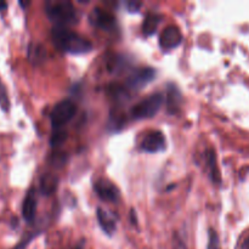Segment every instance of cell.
I'll return each mask as SVG.
<instances>
[{"label": "cell", "instance_id": "3", "mask_svg": "<svg viewBox=\"0 0 249 249\" xmlns=\"http://www.w3.org/2000/svg\"><path fill=\"white\" fill-rule=\"evenodd\" d=\"M164 102V96L162 92H156L150 95L146 99L139 101L135 106L131 108L130 113L134 119H148L155 117L162 108Z\"/></svg>", "mask_w": 249, "mask_h": 249}, {"label": "cell", "instance_id": "8", "mask_svg": "<svg viewBox=\"0 0 249 249\" xmlns=\"http://www.w3.org/2000/svg\"><path fill=\"white\" fill-rule=\"evenodd\" d=\"M165 136L162 131L153 130L146 134L145 138L141 141V150L147 153H158L165 150Z\"/></svg>", "mask_w": 249, "mask_h": 249}, {"label": "cell", "instance_id": "11", "mask_svg": "<svg viewBox=\"0 0 249 249\" xmlns=\"http://www.w3.org/2000/svg\"><path fill=\"white\" fill-rule=\"evenodd\" d=\"M182 96L177 85L169 84L167 88L165 102H167V111L169 114H178L181 107Z\"/></svg>", "mask_w": 249, "mask_h": 249}, {"label": "cell", "instance_id": "9", "mask_svg": "<svg viewBox=\"0 0 249 249\" xmlns=\"http://www.w3.org/2000/svg\"><path fill=\"white\" fill-rule=\"evenodd\" d=\"M182 41V34L177 26H169L163 31L160 38V45L162 50H172L179 46Z\"/></svg>", "mask_w": 249, "mask_h": 249}, {"label": "cell", "instance_id": "17", "mask_svg": "<svg viewBox=\"0 0 249 249\" xmlns=\"http://www.w3.org/2000/svg\"><path fill=\"white\" fill-rule=\"evenodd\" d=\"M0 107H1L2 111L7 112L10 109V99L9 95H7L6 88H5L4 83L0 79Z\"/></svg>", "mask_w": 249, "mask_h": 249}, {"label": "cell", "instance_id": "15", "mask_svg": "<svg viewBox=\"0 0 249 249\" xmlns=\"http://www.w3.org/2000/svg\"><path fill=\"white\" fill-rule=\"evenodd\" d=\"M28 57L34 65H39L45 57V50L40 44H31L28 48Z\"/></svg>", "mask_w": 249, "mask_h": 249}, {"label": "cell", "instance_id": "21", "mask_svg": "<svg viewBox=\"0 0 249 249\" xmlns=\"http://www.w3.org/2000/svg\"><path fill=\"white\" fill-rule=\"evenodd\" d=\"M6 7H7L6 2L0 1V11H4V10H6Z\"/></svg>", "mask_w": 249, "mask_h": 249}, {"label": "cell", "instance_id": "4", "mask_svg": "<svg viewBox=\"0 0 249 249\" xmlns=\"http://www.w3.org/2000/svg\"><path fill=\"white\" fill-rule=\"evenodd\" d=\"M77 113V106L72 100H62L51 109L50 121L53 130H62L66 124L70 123Z\"/></svg>", "mask_w": 249, "mask_h": 249}, {"label": "cell", "instance_id": "5", "mask_svg": "<svg viewBox=\"0 0 249 249\" xmlns=\"http://www.w3.org/2000/svg\"><path fill=\"white\" fill-rule=\"evenodd\" d=\"M156 74H157V72H156L155 68H138L130 73V75L126 79V85H128L129 89L138 91V90H141L143 87L150 84L156 78Z\"/></svg>", "mask_w": 249, "mask_h": 249}, {"label": "cell", "instance_id": "12", "mask_svg": "<svg viewBox=\"0 0 249 249\" xmlns=\"http://www.w3.org/2000/svg\"><path fill=\"white\" fill-rule=\"evenodd\" d=\"M36 213V192L34 189H31L24 197L23 206H22V215L24 220L28 223H33Z\"/></svg>", "mask_w": 249, "mask_h": 249}, {"label": "cell", "instance_id": "19", "mask_svg": "<svg viewBox=\"0 0 249 249\" xmlns=\"http://www.w3.org/2000/svg\"><path fill=\"white\" fill-rule=\"evenodd\" d=\"M125 6L129 12H139V10L142 6V4L140 1H128L125 2Z\"/></svg>", "mask_w": 249, "mask_h": 249}, {"label": "cell", "instance_id": "10", "mask_svg": "<svg viewBox=\"0 0 249 249\" xmlns=\"http://www.w3.org/2000/svg\"><path fill=\"white\" fill-rule=\"evenodd\" d=\"M96 218L99 221L100 228L102 229L107 236H112L117 230V223L114 216L109 213L107 209L102 208V207H97L96 209Z\"/></svg>", "mask_w": 249, "mask_h": 249}, {"label": "cell", "instance_id": "14", "mask_svg": "<svg viewBox=\"0 0 249 249\" xmlns=\"http://www.w3.org/2000/svg\"><path fill=\"white\" fill-rule=\"evenodd\" d=\"M207 167H208L209 175H211L212 181H214L215 184H220V173H219L218 165H216V157L215 153L213 150L207 151Z\"/></svg>", "mask_w": 249, "mask_h": 249}, {"label": "cell", "instance_id": "13", "mask_svg": "<svg viewBox=\"0 0 249 249\" xmlns=\"http://www.w3.org/2000/svg\"><path fill=\"white\" fill-rule=\"evenodd\" d=\"M160 21H162V15L157 14V12H148L146 15L145 19H143L142 24V32L146 36H150L156 33L158 26H160Z\"/></svg>", "mask_w": 249, "mask_h": 249}, {"label": "cell", "instance_id": "2", "mask_svg": "<svg viewBox=\"0 0 249 249\" xmlns=\"http://www.w3.org/2000/svg\"><path fill=\"white\" fill-rule=\"evenodd\" d=\"M45 14L57 28H67L78 23L79 19L77 9L67 0H48L45 2Z\"/></svg>", "mask_w": 249, "mask_h": 249}, {"label": "cell", "instance_id": "7", "mask_svg": "<svg viewBox=\"0 0 249 249\" xmlns=\"http://www.w3.org/2000/svg\"><path fill=\"white\" fill-rule=\"evenodd\" d=\"M94 190L97 196L108 203H117L121 197L118 187L107 179H99L94 184Z\"/></svg>", "mask_w": 249, "mask_h": 249}, {"label": "cell", "instance_id": "22", "mask_svg": "<svg viewBox=\"0 0 249 249\" xmlns=\"http://www.w3.org/2000/svg\"><path fill=\"white\" fill-rule=\"evenodd\" d=\"M73 249H84V242H80L79 245L75 246V247L73 248Z\"/></svg>", "mask_w": 249, "mask_h": 249}, {"label": "cell", "instance_id": "23", "mask_svg": "<svg viewBox=\"0 0 249 249\" xmlns=\"http://www.w3.org/2000/svg\"><path fill=\"white\" fill-rule=\"evenodd\" d=\"M243 249H249V237L246 240L245 245H243Z\"/></svg>", "mask_w": 249, "mask_h": 249}, {"label": "cell", "instance_id": "20", "mask_svg": "<svg viewBox=\"0 0 249 249\" xmlns=\"http://www.w3.org/2000/svg\"><path fill=\"white\" fill-rule=\"evenodd\" d=\"M173 249H187V247L181 238L178 237V236H175L174 242H173Z\"/></svg>", "mask_w": 249, "mask_h": 249}, {"label": "cell", "instance_id": "6", "mask_svg": "<svg viewBox=\"0 0 249 249\" xmlns=\"http://www.w3.org/2000/svg\"><path fill=\"white\" fill-rule=\"evenodd\" d=\"M89 22L92 27L104 31H114L117 28V19L111 12L100 7H95L89 14Z\"/></svg>", "mask_w": 249, "mask_h": 249}, {"label": "cell", "instance_id": "1", "mask_svg": "<svg viewBox=\"0 0 249 249\" xmlns=\"http://www.w3.org/2000/svg\"><path fill=\"white\" fill-rule=\"evenodd\" d=\"M51 39L56 49L72 55L88 53L92 50V44L89 39L68 28L55 27L51 32Z\"/></svg>", "mask_w": 249, "mask_h": 249}, {"label": "cell", "instance_id": "16", "mask_svg": "<svg viewBox=\"0 0 249 249\" xmlns=\"http://www.w3.org/2000/svg\"><path fill=\"white\" fill-rule=\"evenodd\" d=\"M57 189V179L53 175H45L41 178L40 181V191L44 195H51Z\"/></svg>", "mask_w": 249, "mask_h": 249}, {"label": "cell", "instance_id": "18", "mask_svg": "<svg viewBox=\"0 0 249 249\" xmlns=\"http://www.w3.org/2000/svg\"><path fill=\"white\" fill-rule=\"evenodd\" d=\"M207 249H221L220 248V241H219V236L214 230H209V238H208V248Z\"/></svg>", "mask_w": 249, "mask_h": 249}]
</instances>
